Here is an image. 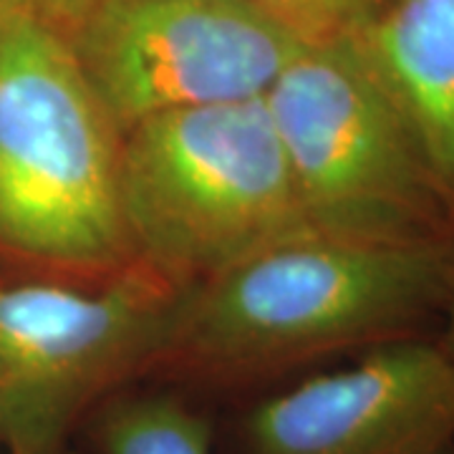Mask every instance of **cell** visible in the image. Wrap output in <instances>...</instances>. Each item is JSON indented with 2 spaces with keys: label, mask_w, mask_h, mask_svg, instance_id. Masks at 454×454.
Listing matches in <instances>:
<instances>
[{
  "label": "cell",
  "mask_w": 454,
  "mask_h": 454,
  "mask_svg": "<svg viewBox=\"0 0 454 454\" xmlns=\"http://www.w3.org/2000/svg\"><path fill=\"white\" fill-rule=\"evenodd\" d=\"M452 255L454 243L318 232L270 245L182 288L154 379L240 399L318 358L422 336L444 309Z\"/></svg>",
  "instance_id": "cell-1"
},
{
  "label": "cell",
  "mask_w": 454,
  "mask_h": 454,
  "mask_svg": "<svg viewBox=\"0 0 454 454\" xmlns=\"http://www.w3.org/2000/svg\"><path fill=\"white\" fill-rule=\"evenodd\" d=\"M121 131L61 26L0 0V268L98 278L131 265Z\"/></svg>",
  "instance_id": "cell-2"
},
{
  "label": "cell",
  "mask_w": 454,
  "mask_h": 454,
  "mask_svg": "<svg viewBox=\"0 0 454 454\" xmlns=\"http://www.w3.org/2000/svg\"><path fill=\"white\" fill-rule=\"evenodd\" d=\"M119 215L131 260L177 288L313 232L262 97L172 109L124 131Z\"/></svg>",
  "instance_id": "cell-3"
},
{
  "label": "cell",
  "mask_w": 454,
  "mask_h": 454,
  "mask_svg": "<svg viewBox=\"0 0 454 454\" xmlns=\"http://www.w3.org/2000/svg\"><path fill=\"white\" fill-rule=\"evenodd\" d=\"M262 98L313 232L454 243L434 172L356 35L306 43Z\"/></svg>",
  "instance_id": "cell-4"
},
{
  "label": "cell",
  "mask_w": 454,
  "mask_h": 454,
  "mask_svg": "<svg viewBox=\"0 0 454 454\" xmlns=\"http://www.w3.org/2000/svg\"><path fill=\"white\" fill-rule=\"evenodd\" d=\"M179 293L139 262L98 278L0 268L3 454H76L86 417L157 373Z\"/></svg>",
  "instance_id": "cell-5"
},
{
  "label": "cell",
  "mask_w": 454,
  "mask_h": 454,
  "mask_svg": "<svg viewBox=\"0 0 454 454\" xmlns=\"http://www.w3.org/2000/svg\"><path fill=\"white\" fill-rule=\"evenodd\" d=\"M116 129L265 97L303 49L250 0H91L64 28Z\"/></svg>",
  "instance_id": "cell-6"
},
{
  "label": "cell",
  "mask_w": 454,
  "mask_h": 454,
  "mask_svg": "<svg viewBox=\"0 0 454 454\" xmlns=\"http://www.w3.org/2000/svg\"><path fill=\"white\" fill-rule=\"evenodd\" d=\"M215 454H454V361L414 336L240 396L230 422L217 419Z\"/></svg>",
  "instance_id": "cell-7"
},
{
  "label": "cell",
  "mask_w": 454,
  "mask_h": 454,
  "mask_svg": "<svg viewBox=\"0 0 454 454\" xmlns=\"http://www.w3.org/2000/svg\"><path fill=\"white\" fill-rule=\"evenodd\" d=\"M356 38L454 215V0H391Z\"/></svg>",
  "instance_id": "cell-8"
},
{
  "label": "cell",
  "mask_w": 454,
  "mask_h": 454,
  "mask_svg": "<svg viewBox=\"0 0 454 454\" xmlns=\"http://www.w3.org/2000/svg\"><path fill=\"white\" fill-rule=\"evenodd\" d=\"M217 414L202 394L167 379H139L86 417L76 454H215Z\"/></svg>",
  "instance_id": "cell-9"
},
{
  "label": "cell",
  "mask_w": 454,
  "mask_h": 454,
  "mask_svg": "<svg viewBox=\"0 0 454 454\" xmlns=\"http://www.w3.org/2000/svg\"><path fill=\"white\" fill-rule=\"evenodd\" d=\"M301 43H321L369 28L391 0H250Z\"/></svg>",
  "instance_id": "cell-10"
},
{
  "label": "cell",
  "mask_w": 454,
  "mask_h": 454,
  "mask_svg": "<svg viewBox=\"0 0 454 454\" xmlns=\"http://www.w3.org/2000/svg\"><path fill=\"white\" fill-rule=\"evenodd\" d=\"M31 3L43 13V16L51 18L56 26L66 28V26L79 16L91 0H31Z\"/></svg>",
  "instance_id": "cell-11"
},
{
  "label": "cell",
  "mask_w": 454,
  "mask_h": 454,
  "mask_svg": "<svg viewBox=\"0 0 454 454\" xmlns=\"http://www.w3.org/2000/svg\"><path fill=\"white\" fill-rule=\"evenodd\" d=\"M442 333L437 336L439 346L447 351V356L454 361V255H452V270H450V288H447V301L442 309Z\"/></svg>",
  "instance_id": "cell-12"
},
{
  "label": "cell",
  "mask_w": 454,
  "mask_h": 454,
  "mask_svg": "<svg viewBox=\"0 0 454 454\" xmlns=\"http://www.w3.org/2000/svg\"><path fill=\"white\" fill-rule=\"evenodd\" d=\"M0 454H3V450H0Z\"/></svg>",
  "instance_id": "cell-13"
}]
</instances>
